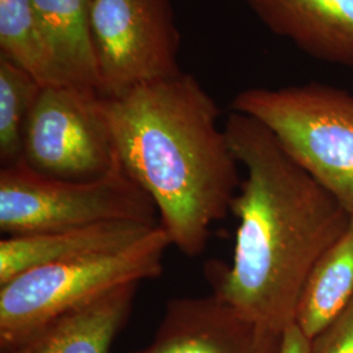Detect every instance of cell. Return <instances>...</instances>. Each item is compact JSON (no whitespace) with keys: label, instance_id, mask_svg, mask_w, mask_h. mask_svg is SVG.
Returning <instances> with one entry per match:
<instances>
[{"label":"cell","instance_id":"cell-1","mask_svg":"<svg viewBox=\"0 0 353 353\" xmlns=\"http://www.w3.org/2000/svg\"><path fill=\"white\" fill-rule=\"evenodd\" d=\"M224 130L246 176L230 208L239 219L232 262L211 261L204 274L217 299L283 334L312 268L351 216L261 122L232 112Z\"/></svg>","mask_w":353,"mask_h":353},{"label":"cell","instance_id":"cell-2","mask_svg":"<svg viewBox=\"0 0 353 353\" xmlns=\"http://www.w3.org/2000/svg\"><path fill=\"white\" fill-rule=\"evenodd\" d=\"M101 109L118 164L154 203L170 245L199 256L242 181L216 102L179 72L101 96Z\"/></svg>","mask_w":353,"mask_h":353},{"label":"cell","instance_id":"cell-3","mask_svg":"<svg viewBox=\"0 0 353 353\" xmlns=\"http://www.w3.org/2000/svg\"><path fill=\"white\" fill-rule=\"evenodd\" d=\"M169 246L159 227L126 248L42 265L11 279L0 285V351L110 290L159 278Z\"/></svg>","mask_w":353,"mask_h":353},{"label":"cell","instance_id":"cell-4","mask_svg":"<svg viewBox=\"0 0 353 353\" xmlns=\"http://www.w3.org/2000/svg\"><path fill=\"white\" fill-rule=\"evenodd\" d=\"M230 106L267 127L353 217V93L322 83L252 88L239 93Z\"/></svg>","mask_w":353,"mask_h":353},{"label":"cell","instance_id":"cell-5","mask_svg":"<svg viewBox=\"0 0 353 353\" xmlns=\"http://www.w3.org/2000/svg\"><path fill=\"white\" fill-rule=\"evenodd\" d=\"M114 221L160 225L154 203L121 166L92 181L42 176L21 161L0 170V230L6 237Z\"/></svg>","mask_w":353,"mask_h":353},{"label":"cell","instance_id":"cell-6","mask_svg":"<svg viewBox=\"0 0 353 353\" xmlns=\"http://www.w3.org/2000/svg\"><path fill=\"white\" fill-rule=\"evenodd\" d=\"M21 163L42 176L92 181L119 168L97 92L43 87L26 122Z\"/></svg>","mask_w":353,"mask_h":353},{"label":"cell","instance_id":"cell-7","mask_svg":"<svg viewBox=\"0 0 353 353\" xmlns=\"http://www.w3.org/2000/svg\"><path fill=\"white\" fill-rule=\"evenodd\" d=\"M101 96L179 74L169 0H89Z\"/></svg>","mask_w":353,"mask_h":353},{"label":"cell","instance_id":"cell-8","mask_svg":"<svg viewBox=\"0 0 353 353\" xmlns=\"http://www.w3.org/2000/svg\"><path fill=\"white\" fill-rule=\"evenodd\" d=\"M281 339L211 293L172 300L153 341L137 353H279Z\"/></svg>","mask_w":353,"mask_h":353},{"label":"cell","instance_id":"cell-9","mask_svg":"<svg viewBox=\"0 0 353 353\" xmlns=\"http://www.w3.org/2000/svg\"><path fill=\"white\" fill-rule=\"evenodd\" d=\"M272 33L318 61L353 67V0H246Z\"/></svg>","mask_w":353,"mask_h":353},{"label":"cell","instance_id":"cell-10","mask_svg":"<svg viewBox=\"0 0 353 353\" xmlns=\"http://www.w3.org/2000/svg\"><path fill=\"white\" fill-rule=\"evenodd\" d=\"M160 225L114 221L0 241V285L17 275L57 262L126 248Z\"/></svg>","mask_w":353,"mask_h":353},{"label":"cell","instance_id":"cell-11","mask_svg":"<svg viewBox=\"0 0 353 353\" xmlns=\"http://www.w3.org/2000/svg\"><path fill=\"white\" fill-rule=\"evenodd\" d=\"M139 284L110 290L39 328L1 353H110L132 310Z\"/></svg>","mask_w":353,"mask_h":353},{"label":"cell","instance_id":"cell-12","mask_svg":"<svg viewBox=\"0 0 353 353\" xmlns=\"http://www.w3.org/2000/svg\"><path fill=\"white\" fill-rule=\"evenodd\" d=\"M39 32L62 85L100 93L89 0H32Z\"/></svg>","mask_w":353,"mask_h":353},{"label":"cell","instance_id":"cell-13","mask_svg":"<svg viewBox=\"0 0 353 353\" xmlns=\"http://www.w3.org/2000/svg\"><path fill=\"white\" fill-rule=\"evenodd\" d=\"M353 300V217L305 281L294 325L312 341Z\"/></svg>","mask_w":353,"mask_h":353},{"label":"cell","instance_id":"cell-14","mask_svg":"<svg viewBox=\"0 0 353 353\" xmlns=\"http://www.w3.org/2000/svg\"><path fill=\"white\" fill-rule=\"evenodd\" d=\"M0 55L42 87L62 85L39 32L32 0H0Z\"/></svg>","mask_w":353,"mask_h":353},{"label":"cell","instance_id":"cell-15","mask_svg":"<svg viewBox=\"0 0 353 353\" xmlns=\"http://www.w3.org/2000/svg\"><path fill=\"white\" fill-rule=\"evenodd\" d=\"M42 88L33 76L0 55L1 168L21 161L26 122Z\"/></svg>","mask_w":353,"mask_h":353},{"label":"cell","instance_id":"cell-16","mask_svg":"<svg viewBox=\"0 0 353 353\" xmlns=\"http://www.w3.org/2000/svg\"><path fill=\"white\" fill-rule=\"evenodd\" d=\"M309 353H353V300L310 341Z\"/></svg>","mask_w":353,"mask_h":353},{"label":"cell","instance_id":"cell-17","mask_svg":"<svg viewBox=\"0 0 353 353\" xmlns=\"http://www.w3.org/2000/svg\"><path fill=\"white\" fill-rule=\"evenodd\" d=\"M310 341L296 325H292L283 332L281 347L279 353H309Z\"/></svg>","mask_w":353,"mask_h":353}]
</instances>
